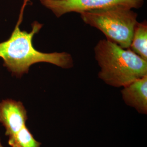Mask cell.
<instances>
[{
	"label": "cell",
	"instance_id": "obj_8",
	"mask_svg": "<svg viewBox=\"0 0 147 147\" xmlns=\"http://www.w3.org/2000/svg\"><path fill=\"white\" fill-rule=\"evenodd\" d=\"M8 144L11 147H40L41 143L35 140L28 129L25 126L14 135L9 137Z\"/></svg>",
	"mask_w": 147,
	"mask_h": 147
},
{
	"label": "cell",
	"instance_id": "obj_9",
	"mask_svg": "<svg viewBox=\"0 0 147 147\" xmlns=\"http://www.w3.org/2000/svg\"><path fill=\"white\" fill-rule=\"evenodd\" d=\"M0 147H3L2 145L1 144V140H0Z\"/></svg>",
	"mask_w": 147,
	"mask_h": 147
},
{
	"label": "cell",
	"instance_id": "obj_5",
	"mask_svg": "<svg viewBox=\"0 0 147 147\" xmlns=\"http://www.w3.org/2000/svg\"><path fill=\"white\" fill-rule=\"evenodd\" d=\"M27 120V111L20 101L6 99L0 102V123L5 126V135H14L24 126Z\"/></svg>",
	"mask_w": 147,
	"mask_h": 147
},
{
	"label": "cell",
	"instance_id": "obj_1",
	"mask_svg": "<svg viewBox=\"0 0 147 147\" xmlns=\"http://www.w3.org/2000/svg\"><path fill=\"white\" fill-rule=\"evenodd\" d=\"M28 1L24 0L19 20L10 38L0 42V57L4 61L3 66L18 78L28 73L32 65L39 62L51 63L61 68H71L73 59L70 53H42L34 47L33 38L40 30L42 24L34 21L30 32L20 30L19 26L22 21L24 10Z\"/></svg>",
	"mask_w": 147,
	"mask_h": 147
},
{
	"label": "cell",
	"instance_id": "obj_4",
	"mask_svg": "<svg viewBox=\"0 0 147 147\" xmlns=\"http://www.w3.org/2000/svg\"><path fill=\"white\" fill-rule=\"evenodd\" d=\"M40 3L52 11L57 18L65 14L80 13L121 6L129 8L138 9L142 7L143 0H40Z\"/></svg>",
	"mask_w": 147,
	"mask_h": 147
},
{
	"label": "cell",
	"instance_id": "obj_2",
	"mask_svg": "<svg viewBox=\"0 0 147 147\" xmlns=\"http://www.w3.org/2000/svg\"><path fill=\"white\" fill-rule=\"evenodd\" d=\"M94 52L100 67L99 78L111 86L124 87L147 75V61L129 49L102 39L97 43Z\"/></svg>",
	"mask_w": 147,
	"mask_h": 147
},
{
	"label": "cell",
	"instance_id": "obj_6",
	"mask_svg": "<svg viewBox=\"0 0 147 147\" xmlns=\"http://www.w3.org/2000/svg\"><path fill=\"white\" fill-rule=\"evenodd\" d=\"M121 93L126 105L141 114L147 113V75L123 87Z\"/></svg>",
	"mask_w": 147,
	"mask_h": 147
},
{
	"label": "cell",
	"instance_id": "obj_7",
	"mask_svg": "<svg viewBox=\"0 0 147 147\" xmlns=\"http://www.w3.org/2000/svg\"><path fill=\"white\" fill-rule=\"evenodd\" d=\"M129 49L147 61V24L146 21L137 24Z\"/></svg>",
	"mask_w": 147,
	"mask_h": 147
},
{
	"label": "cell",
	"instance_id": "obj_3",
	"mask_svg": "<svg viewBox=\"0 0 147 147\" xmlns=\"http://www.w3.org/2000/svg\"><path fill=\"white\" fill-rule=\"evenodd\" d=\"M85 24L99 30L106 39L124 49H129L137 14L131 8L116 6L79 13Z\"/></svg>",
	"mask_w": 147,
	"mask_h": 147
}]
</instances>
